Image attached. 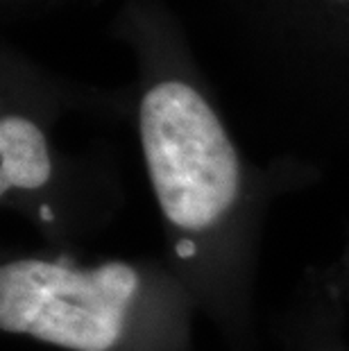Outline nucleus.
Masks as SVG:
<instances>
[{
    "label": "nucleus",
    "mask_w": 349,
    "mask_h": 351,
    "mask_svg": "<svg viewBox=\"0 0 349 351\" xmlns=\"http://www.w3.org/2000/svg\"><path fill=\"white\" fill-rule=\"evenodd\" d=\"M136 288V270L118 261L93 270L14 261L0 270V326L66 349L107 351L121 338Z\"/></svg>",
    "instance_id": "2"
},
{
    "label": "nucleus",
    "mask_w": 349,
    "mask_h": 351,
    "mask_svg": "<svg viewBox=\"0 0 349 351\" xmlns=\"http://www.w3.org/2000/svg\"><path fill=\"white\" fill-rule=\"evenodd\" d=\"M50 179L46 138L34 123L7 116L0 123V193L39 189Z\"/></svg>",
    "instance_id": "3"
},
{
    "label": "nucleus",
    "mask_w": 349,
    "mask_h": 351,
    "mask_svg": "<svg viewBox=\"0 0 349 351\" xmlns=\"http://www.w3.org/2000/svg\"><path fill=\"white\" fill-rule=\"evenodd\" d=\"M41 215H43V218H46V220H50V218H53V213H50L48 208H43V211H41Z\"/></svg>",
    "instance_id": "5"
},
{
    "label": "nucleus",
    "mask_w": 349,
    "mask_h": 351,
    "mask_svg": "<svg viewBox=\"0 0 349 351\" xmlns=\"http://www.w3.org/2000/svg\"><path fill=\"white\" fill-rule=\"evenodd\" d=\"M177 252L186 256V254H193V252H195V247H193V245H180V247H177Z\"/></svg>",
    "instance_id": "4"
},
{
    "label": "nucleus",
    "mask_w": 349,
    "mask_h": 351,
    "mask_svg": "<svg viewBox=\"0 0 349 351\" xmlns=\"http://www.w3.org/2000/svg\"><path fill=\"white\" fill-rule=\"evenodd\" d=\"M141 141L166 218L204 229L239 195L241 168L220 121L182 82H161L141 102Z\"/></svg>",
    "instance_id": "1"
}]
</instances>
